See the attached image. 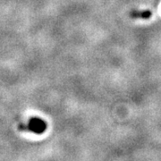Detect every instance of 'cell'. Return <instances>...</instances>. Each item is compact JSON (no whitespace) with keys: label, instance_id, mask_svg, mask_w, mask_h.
Instances as JSON below:
<instances>
[{"label":"cell","instance_id":"1","mask_svg":"<svg viewBox=\"0 0 161 161\" xmlns=\"http://www.w3.org/2000/svg\"><path fill=\"white\" fill-rule=\"evenodd\" d=\"M47 128L46 123L39 118H33L31 119L29 124V129L36 133H42L45 132Z\"/></svg>","mask_w":161,"mask_h":161},{"label":"cell","instance_id":"2","mask_svg":"<svg viewBox=\"0 0 161 161\" xmlns=\"http://www.w3.org/2000/svg\"><path fill=\"white\" fill-rule=\"evenodd\" d=\"M151 16V12L149 10L145 11H133L131 13V17L135 19H149Z\"/></svg>","mask_w":161,"mask_h":161}]
</instances>
